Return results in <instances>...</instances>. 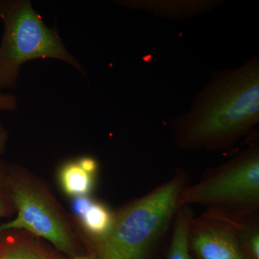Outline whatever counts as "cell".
Listing matches in <instances>:
<instances>
[{
	"label": "cell",
	"mask_w": 259,
	"mask_h": 259,
	"mask_svg": "<svg viewBox=\"0 0 259 259\" xmlns=\"http://www.w3.org/2000/svg\"><path fill=\"white\" fill-rule=\"evenodd\" d=\"M190 176L177 170L142 197L115 212L107 236L92 248L99 259H164Z\"/></svg>",
	"instance_id": "cell-1"
},
{
	"label": "cell",
	"mask_w": 259,
	"mask_h": 259,
	"mask_svg": "<svg viewBox=\"0 0 259 259\" xmlns=\"http://www.w3.org/2000/svg\"><path fill=\"white\" fill-rule=\"evenodd\" d=\"M258 116V71L245 66L216 85L177 130V141L186 149H221L253 128Z\"/></svg>",
	"instance_id": "cell-2"
},
{
	"label": "cell",
	"mask_w": 259,
	"mask_h": 259,
	"mask_svg": "<svg viewBox=\"0 0 259 259\" xmlns=\"http://www.w3.org/2000/svg\"><path fill=\"white\" fill-rule=\"evenodd\" d=\"M0 18L4 24L0 90L16 88L21 66L36 59H58L86 74L82 65L63 44L56 27L48 26L30 0H0Z\"/></svg>",
	"instance_id": "cell-3"
},
{
	"label": "cell",
	"mask_w": 259,
	"mask_h": 259,
	"mask_svg": "<svg viewBox=\"0 0 259 259\" xmlns=\"http://www.w3.org/2000/svg\"><path fill=\"white\" fill-rule=\"evenodd\" d=\"M182 205L204 206L233 219L259 214V152L248 148L205 174L184 192Z\"/></svg>",
	"instance_id": "cell-4"
},
{
	"label": "cell",
	"mask_w": 259,
	"mask_h": 259,
	"mask_svg": "<svg viewBox=\"0 0 259 259\" xmlns=\"http://www.w3.org/2000/svg\"><path fill=\"white\" fill-rule=\"evenodd\" d=\"M8 166L10 194L16 217L0 231L21 229L45 240L59 253L76 255L78 242L64 211L46 186L22 167Z\"/></svg>",
	"instance_id": "cell-5"
},
{
	"label": "cell",
	"mask_w": 259,
	"mask_h": 259,
	"mask_svg": "<svg viewBox=\"0 0 259 259\" xmlns=\"http://www.w3.org/2000/svg\"><path fill=\"white\" fill-rule=\"evenodd\" d=\"M188 244L192 259H243L236 223L212 211L206 210L192 220Z\"/></svg>",
	"instance_id": "cell-6"
},
{
	"label": "cell",
	"mask_w": 259,
	"mask_h": 259,
	"mask_svg": "<svg viewBox=\"0 0 259 259\" xmlns=\"http://www.w3.org/2000/svg\"><path fill=\"white\" fill-rule=\"evenodd\" d=\"M0 259H61L45 240L21 229L0 231Z\"/></svg>",
	"instance_id": "cell-7"
},
{
	"label": "cell",
	"mask_w": 259,
	"mask_h": 259,
	"mask_svg": "<svg viewBox=\"0 0 259 259\" xmlns=\"http://www.w3.org/2000/svg\"><path fill=\"white\" fill-rule=\"evenodd\" d=\"M71 210L86 232L90 249L101 242L111 230L115 212L100 201L90 196L73 198Z\"/></svg>",
	"instance_id": "cell-8"
},
{
	"label": "cell",
	"mask_w": 259,
	"mask_h": 259,
	"mask_svg": "<svg viewBox=\"0 0 259 259\" xmlns=\"http://www.w3.org/2000/svg\"><path fill=\"white\" fill-rule=\"evenodd\" d=\"M98 168L97 160L90 156L65 162L58 174L61 188L73 198L90 196L95 188Z\"/></svg>",
	"instance_id": "cell-9"
},
{
	"label": "cell",
	"mask_w": 259,
	"mask_h": 259,
	"mask_svg": "<svg viewBox=\"0 0 259 259\" xmlns=\"http://www.w3.org/2000/svg\"><path fill=\"white\" fill-rule=\"evenodd\" d=\"M194 217L192 206L182 205L179 209L164 259H192L189 248L188 233Z\"/></svg>",
	"instance_id": "cell-10"
},
{
	"label": "cell",
	"mask_w": 259,
	"mask_h": 259,
	"mask_svg": "<svg viewBox=\"0 0 259 259\" xmlns=\"http://www.w3.org/2000/svg\"><path fill=\"white\" fill-rule=\"evenodd\" d=\"M233 220L243 258L259 259V214Z\"/></svg>",
	"instance_id": "cell-11"
},
{
	"label": "cell",
	"mask_w": 259,
	"mask_h": 259,
	"mask_svg": "<svg viewBox=\"0 0 259 259\" xmlns=\"http://www.w3.org/2000/svg\"><path fill=\"white\" fill-rule=\"evenodd\" d=\"M0 160V220L11 217L15 213V208L8 182V166Z\"/></svg>",
	"instance_id": "cell-12"
},
{
	"label": "cell",
	"mask_w": 259,
	"mask_h": 259,
	"mask_svg": "<svg viewBox=\"0 0 259 259\" xmlns=\"http://www.w3.org/2000/svg\"><path fill=\"white\" fill-rule=\"evenodd\" d=\"M18 107V99L11 93L0 94V110L13 112Z\"/></svg>",
	"instance_id": "cell-13"
},
{
	"label": "cell",
	"mask_w": 259,
	"mask_h": 259,
	"mask_svg": "<svg viewBox=\"0 0 259 259\" xmlns=\"http://www.w3.org/2000/svg\"><path fill=\"white\" fill-rule=\"evenodd\" d=\"M7 133L4 125L0 120V155L4 151L5 144H6Z\"/></svg>",
	"instance_id": "cell-14"
},
{
	"label": "cell",
	"mask_w": 259,
	"mask_h": 259,
	"mask_svg": "<svg viewBox=\"0 0 259 259\" xmlns=\"http://www.w3.org/2000/svg\"><path fill=\"white\" fill-rule=\"evenodd\" d=\"M71 259H99L93 252H90L89 254L76 255L72 256Z\"/></svg>",
	"instance_id": "cell-15"
}]
</instances>
